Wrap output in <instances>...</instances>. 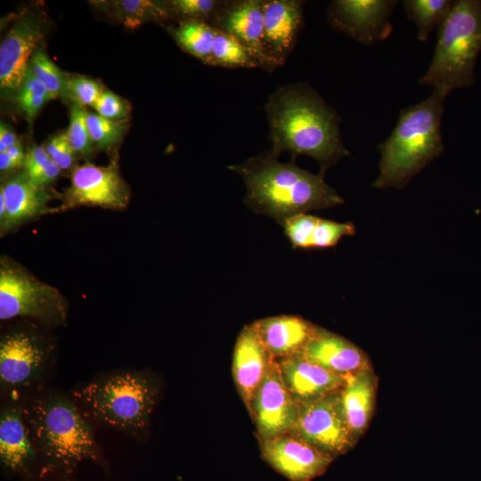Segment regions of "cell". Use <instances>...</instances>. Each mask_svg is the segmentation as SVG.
I'll return each mask as SVG.
<instances>
[{
    "mask_svg": "<svg viewBox=\"0 0 481 481\" xmlns=\"http://www.w3.org/2000/svg\"><path fill=\"white\" fill-rule=\"evenodd\" d=\"M377 391V378L371 368L345 376L338 392L346 422L357 441L371 420Z\"/></svg>",
    "mask_w": 481,
    "mask_h": 481,
    "instance_id": "21",
    "label": "cell"
},
{
    "mask_svg": "<svg viewBox=\"0 0 481 481\" xmlns=\"http://www.w3.org/2000/svg\"><path fill=\"white\" fill-rule=\"evenodd\" d=\"M211 25L243 44L259 68L273 71L264 44V0L226 1Z\"/></svg>",
    "mask_w": 481,
    "mask_h": 481,
    "instance_id": "15",
    "label": "cell"
},
{
    "mask_svg": "<svg viewBox=\"0 0 481 481\" xmlns=\"http://www.w3.org/2000/svg\"><path fill=\"white\" fill-rule=\"evenodd\" d=\"M454 1L406 0L403 2L408 18L417 26V38L426 41L436 26H439L450 12Z\"/></svg>",
    "mask_w": 481,
    "mask_h": 481,
    "instance_id": "26",
    "label": "cell"
},
{
    "mask_svg": "<svg viewBox=\"0 0 481 481\" xmlns=\"http://www.w3.org/2000/svg\"><path fill=\"white\" fill-rule=\"evenodd\" d=\"M246 185L245 202L255 211L273 217L281 224L286 218L311 210L343 203L322 174H313L291 162L281 163L271 151L230 167Z\"/></svg>",
    "mask_w": 481,
    "mask_h": 481,
    "instance_id": "2",
    "label": "cell"
},
{
    "mask_svg": "<svg viewBox=\"0 0 481 481\" xmlns=\"http://www.w3.org/2000/svg\"><path fill=\"white\" fill-rule=\"evenodd\" d=\"M68 306L61 292L20 265L2 259L0 265V319L31 316L50 324L67 319Z\"/></svg>",
    "mask_w": 481,
    "mask_h": 481,
    "instance_id": "7",
    "label": "cell"
},
{
    "mask_svg": "<svg viewBox=\"0 0 481 481\" xmlns=\"http://www.w3.org/2000/svg\"><path fill=\"white\" fill-rule=\"evenodd\" d=\"M45 148L50 159L61 169H67L72 166L75 151L69 142L67 133L53 136Z\"/></svg>",
    "mask_w": 481,
    "mask_h": 481,
    "instance_id": "36",
    "label": "cell"
},
{
    "mask_svg": "<svg viewBox=\"0 0 481 481\" xmlns=\"http://www.w3.org/2000/svg\"><path fill=\"white\" fill-rule=\"evenodd\" d=\"M94 108L100 116L115 121L126 120L131 111L126 100L109 90L102 92Z\"/></svg>",
    "mask_w": 481,
    "mask_h": 481,
    "instance_id": "35",
    "label": "cell"
},
{
    "mask_svg": "<svg viewBox=\"0 0 481 481\" xmlns=\"http://www.w3.org/2000/svg\"><path fill=\"white\" fill-rule=\"evenodd\" d=\"M481 52V1L457 0L438 26L430 65L419 80L445 96L475 82L476 61Z\"/></svg>",
    "mask_w": 481,
    "mask_h": 481,
    "instance_id": "6",
    "label": "cell"
},
{
    "mask_svg": "<svg viewBox=\"0 0 481 481\" xmlns=\"http://www.w3.org/2000/svg\"><path fill=\"white\" fill-rule=\"evenodd\" d=\"M320 217L300 213L281 222L294 249H312V239Z\"/></svg>",
    "mask_w": 481,
    "mask_h": 481,
    "instance_id": "31",
    "label": "cell"
},
{
    "mask_svg": "<svg viewBox=\"0 0 481 481\" xmlns=\"http://www.w3.org/2000/svg\"><path fill=\"white\" fill-rule=\"evenodd\" d=\"M304 1L264 0V44L273 69L286 61L303 25Z\"/></svg>",
    "mask_w": 481,
    "mask_h": 481,
    "instance_id": "16",
    "label": "cell"
},
{
    "mask_svg": "<svg viewBox=\"0 0 481 481\" xmlns=\"http://www.w3.org/2000/svg\"><path fill=\"white\" fill-rule=\"evenodd\" d=\"M274 358L261 341L253 324L240 332L233 351L232 373L248 410L253 396Z\"/></svg>",
    "mask_w": 481,
    "mask_h": 481,
    "instance_id": "18",
    "label": "cell"
},
{
    "mask_svg": "<svg viewBox=\"0 0 481 481\" xmlns=\"http://www.w3.org/2000/svg\"><path fill=\"white\" fill-rule=\"evenodd\" d=\"M170 33L185 52L209 65L215 27L205 21L183 20L170 29Z\"/></svg>",
    "mask_w": 481,
    "mask_h": 481,
    "instance_id": "25",
    "label": "cell"
},
{
    "mask_svg": "<svg viewBox=\"0 0 481 481\" xmlns=\"http://www.w3.org/2000/svg\"><path fill=\"white\" fill-rule=\"evenodd\" d=\"M260 449L263 459L290 481H311L334 460L292 432L260 441Z\"/></svg>",
    "mask_w": 481,
    "mask_h": 481,
    "instance_id": "12",
    "label": "cell"
},
{
    "mask_svg": "<svg viewBox=\"0 0 481 481\" xmlns=\"http://www.w3.org/2000/svg\"><path fill=\"white\" fill-rule=\"evenodd\" d=\"M5 199L3 194V192L0 190V221H2L5 215Z\"/></svg>",
    "mask_w": 481,
    "mask_h": 481,
    "instance_id": "43",
    "label": "cell"
},
{
    "mask_svg": "<svg viewBox=\"0 0 481 481\" xmlns=\"http://www.w3.org/2000/svg\"><path fill=\"white\" fill-rule=\"evenodd\" d=\"M20 167L19 164L6 152H0V170L3 173Z\"/></svg>",
    "mask_w": 481,
    "mask_h": 481,
    "instance_id": "41",
    "label": "cell"
},
{
    "mask_svg": "<svg viewBox=\"0 0 481 481\" xmlns=\"http://www.w3.org/2000/svg\"><path fill=\"white\" fill-rule=\"evenodd\" d=\"M36 451L20 407H5L0 416L2 464L12 471H25L33 462Z\"/></svg>",
    "mask_w": 481,
    "mask_h": 481,
    "instance_id": "23",
    "label": "cell"
},
{
    "mask_svg": "<svg viewBox=\"0 0 481 481\" xmlns=\"http://www.w3.org/2000/svg\"><path fill=\"white\" fill-rule=\"evenodd\" d=\"M172 18L180 17L181 20H194L212 21L226 4L217 0H173L167 1Z\"/></svg>",
    "mask_w": 481,
    "mask_h": 481,
    "instance_id": "29",
    "label": "cell"
},
{
    "mask_svg": "<svg viewBox=\"0 0 481 481\" xmlns=\"http://www.w3.org/2000/svg\"><path fill=\"white\" fill-rule=\"evenodd\" d=\"M19 143L15 133L11 131L4 124L0 126V152H4L8 148Z\"/></svg>",
    "mask_w": 481,
    "mask_h": 481,
    "instance_id": "40",
    "label": "cell"
},
{
    "mask_svg": "<svg viewBox=\"0 0 481 481\" xmlns=\"http://www.w3.org/2000/svg\"><path fill=\"white\" fill-rule=\"evenodd\" d=\"M103 91L102 84L97 80L86 76L73 75L67 77L64 96L70 99L73 103L94 107Z\"/></svg>",
    "mask_w": 481,
    "mask_h": 481,
    "instance_id": "33",
    "label": "cell"
},
{
    "mask_svg": "<svg viewBox=\"0 0 481 481\" xmlns=\"http://www.w3.org/2000/svg\"><path fill=\"white\" fill-rule=\"evenodd\" d=\"M395 4V1L336 0L329 5L328 20L336 30L371 45L390 35L388 19Z\"/></svg>",
    "mask_w": 481,
    "mask_h": 481,
    "instance_id": "11",
    "label": "cell"
},
{
    "mask_svg": "<svg viewBox=\"0 0 481 481\" xmlns=\"http://www.w3.org/2000/svg\"><path fill=\"white\" fill-rule=\"evenodd\" d=\"M338 392L300 404L291 431L333 459L356 443L343 415Z\"/></svg>",
    "mask_w": 481,
    "mask_h": 481,
    "instance_id": "8",
    "label": "cell"
},
{
    "mask_svg": "<svg viewBox=\"0 0 481 481\" xmlns=\"http://www.w3.org/2000/svg\"><path fill=\"white\" fill-rule=\"evenodd\" d=\"M95 4L132 29L145 22L164 21L172 18L167 1H97Z\"/></svg>",
    "mask_w": 481,
    "mask_h": 481,
    "instance_id": "24",
    "label": "cell"
},
{
    "mask_svg": "<svg viewBox=\"0 0 481 481\" xmlns=\"http://www.w3.org/2000/svg\"><path fill=\"white\" fill-rule=\"evenodd\" d=\"M271 151L314 159L321 173L349 155L340 134V117L309 85L298 82L279 87L265 106Z\"/></svg>",
    "mask_w": 481,
    "mask_h": 481,
    "instance_id": "1",
    "label": "cell"
},
{
    "mask_svg": "<svg viewBox=\"0 0 481 481\" xmlns=\"http://www.w3.org/2000/svg\"><path fill=\"white\" fill-rule=\"evenodd\" d=\"M18 93L33 94L53 99L45 86L34 76L29 68Z\"/></svg>",
    "mask_w": 481,
    "mask_h": 481,
    "instance_id": "39",
    "label": "cell"
},
{
    "mask_svg": "<svg viewBox=\"0 0 481 481\" xmlns=\"http://www.w3.org/2000/svg\"><path fill=\"white\" fill-rule=\"evenodd\" d=\"M45 27L40 16L18 18L0 45V86L4 93H18L29 61L44 38Z\"/></svg>",
    "mask_w": 481,
    "mask_h": 481,
    "instance_id": "13",
    "label": "cell"
},
{
    "mask_svg": "<svg viewBox=\"0 0 481 481\" xmlns=\"http://www.w3.org/2000/svg\"><path fill=\"white\" fill-rule=\"evenodd\" d=\"M209 65L224 68H259L249 49L232 35L216 28Z\"/></svg>",
    "mask_w": 481,
    "mask_h": 481,
    "instance_id": "27",
    "label": "cell"
},
{
    "mask_svg": "<svg viewBox=\"0 0 481 481\" xmlns=\"http://www.w3.org/2000/svg\"><path fill=\"white\" fill-rule=\"evenodd\" d=\"M130 192L115 166L85 163L74 168L62 209L77 206H98L124 209Z\"/></svg>",
    "mask_w": 481,
    "mask_h": 481,
    "instance_id": "10",
    "label": "cell"
},
{
    "mask_svg": "<svg viewBox=\"0 0 481 481\" xmlns=\"http://www.w3.org/2000/svg\"><path fill=\"white\" fill-rule=\"evenodd\" d=\"M300 355L342 376L371 368L368 357L358 346L319 326Z\"/></svg>",
    "mask_w": 481,
    "mask_h": 481,
    "instance_id": "19",
    "label": "cell"
},
{
    "mask_svg": "<svg viewBox=\"0 0 481 481\" xmlns=\"http://www.w3.org/2000/svg\"><path fill=\"white\" fill-rule=\"evenodd\" d=\"M276 361L285 385L299 405L338 393L345 383V376L300 354Z\"/></svg>",
    "mask_w": 481,
    "mask_h": 481,
    "instance_id": "17",
    "label": "cell"
},
{
    "mask_svg": "<svg viewBox=\"0 0 481 481\" xmlns=\"http://www.w3.org/2000/svg\"><path fill=\"white\" fill-rule=\"evenodd\" d=\"M86 123L93 143L100 149L118 144L125 135L127 126L126 120H110L99 114L89 112Z\"/></svg>",
    "mask_w": 481,
    "mask_h": 481,
    "instance_id": "30",
    "label": "cell"
},
{
    "mask_svg": "<svg viewBox=\"0 0 481 481\" xmlns=\"http://www.w3.org/2000/svg\"><path fill=\"white\" fill-rule=\"evenodd\" d=\"M445 97L433 89L422 102L400 110L396 126L378 146L379 172L373 187L403 189L442 154L441 122Z\"/></svg>",
    "mask_w": 481,
    "mask_h": 481,
    "instance_id": "3",
    "label": "cell"
},
{
    "mask_svg": "<svg viewBox=\"0 0 481 481\" xmlns=\"http://www.w3.org/2000/svg\"><path fill=\"white\" fill-rule=\"evenodd\" d=\"M74 395L94 421L140 438L148 431L159 386L146 372L124 371L97 378Z\"/></svg>",
    "mask_w": 481,
    "mask_h": 481,
    "instance_id": "5",
    "label": "cell"
},
{
    "mask_svg": "<svg viewBox=\"0 0 481 481\" xmlns=\"http://www.w3.org/2000/svg\"><path fill=\"white\" fill-rule=\"evenodd\" d=\"M261 341L276 360L300 354L316 325L297 315H279L252 323Z\"/></svg>",
    "mask_w": 481,
    "mask_h": 481,
    "instance_id": "20",
    "label": "cell"
},
{
    "mask_svg": "<svg viewBox=\"0 0 481 481\" xmlns=\"http://www.w3.org/2000/svg\"><path fill=\"white\" fill-rule=\"evenodd\" d=\"M47 353L40 340L26 332H12L0 341V383L4 389L30 386L41 375Z\"/></svg>",
    "mask_w": 481,
    "mask_h": 481,
    "instance_id": "14",
    "label": "cell"
},
{
    "mask_svg": "<svg viewBox=\"0 0 481 481\" xmlns=\"http://www.w3.org/2000/svg\"><path fill=\"white\" fill-rule=\"evenodd\" d=\"M6 152L19 164L20 167L23 166L26 154H24L20 143L8 148Z\"/></svg>",
    "mask_w": 481,
    "mask_h": 481,
    "instance_id": "42",
    "label": "cell"
},
{
    "mask_svg": "<svg viewBox=\"0 0 481 481\" xmlns=\"http://www.w3.org/2000/svg\"><path fill=\"white\" fill-rule=\"evenodd\" d=\"M355 233L352 223H338L319 218L312 239V249H323L335 246L342 237Z\"/></svg>",
    "mask_w": 481,
    "mask_h": 481,
    "instance_id": "34",
    "label": "cell"
},
{
    "mask_svg": "<svg viewBox=\"0 0 481 481\" xmlns=\"http://www.w3.org/2000/svg\"><path fill=\"white\" fill-rule=\"evenodd\" d=\"M22 413L36 450L50 466L69 472L84 461L98 459L92 428L71 399L49 393Z\"/></svg>",
    "mask_w": 481,
    "mask_h": 481,
    "instance_id": "4",
    "label": "cell"
},
{
    "mask_svg": "<svg viewBox=\"0 0 481 481\" xmlns=\"http://www.w3.org/2000/svg\"><path fill=\"white\" fill-rule=\"evenodd\" d=\"M29 68L45 86L53 99L64 96L68 76L58 69L43 50L37 48L35 51Z\"/></svg>",
    "mask_w": 481,
    "mask_h": 481,
    "instance_id": "28",
    "label": "cell"
},
{
    "mask_svg": "<svg viewBox=\"0 0 481 481\" xmlns=\"http://www.w3.org/2000/svg\"><path fill=\"white\" fill-rule=\"evenodd\" d=\"M51 161L44 146H34L25 155L23 172L30 179L40 173Z\"/></svg>",
    "mask_w": 481,
    "mask_h": 481,
    "instance_id": "37",
    "label": "cell"
},
{
    "mask_svg": "<svg viewBox=\"0 0 481 481\" xmlns=\"http://www.w3.org/2000/svg\"><path fill=\"white\" fill-rule=\"evenodd\" d=\"M49 100L40 95L27 93H17L16 95L18 107L29 118H35Z\"/></svg>",
    "mask_w": 481,
    "mask_h": 481,
    "instance_id": "38",
    "label": "cell"
},
{
    "mask_svg": "<svg viewBox=\"0 0 481 481\" xmlns=\"http://www.w3.org/2000/svg\"><path fill=\"white\" fill-rule=\"evenodd\" d=\"M87 114L85 106L77 103L72 104L69 125L66 133L75 153L89 154L94 145L87 127Z\"/></svg>",
    "mask_w": 481,
    "mask_h": 481,
    "instance_id": "32",
    "label": "cell"
},
{
    "mask_svg": "<svg viewBox=\"0 0 481 481\" xmlns=\"http://www.w3.org/2000/svg\"><path fill=\"white\" fill-rule=\"evenodd\" d=\"M249 412L260 441L292 431L299 404L285 385L276 359L257 387Z\"/></svg>",
    "mask_w": 481,
    "mask_h": 481,
    "instance_id": "9",
    "label": "cell"
},
{
    "mask_svg": "<svg viewBox=\"0 0 481 481\" xmlns=\"http://www.w3.org/2000/svg\"><path fill=\"white\" fill-rule=\"evenodd\" d=\"M0 190L6 204L4 217L0 221L2 234L46 211L48 193L36 186L24 172L10 178Z\"/></svg>",
    "mask_w": 481,
    "mask_h": 481,
    "instance_id": "22",
    "label": "cell"
}]
</instances>
